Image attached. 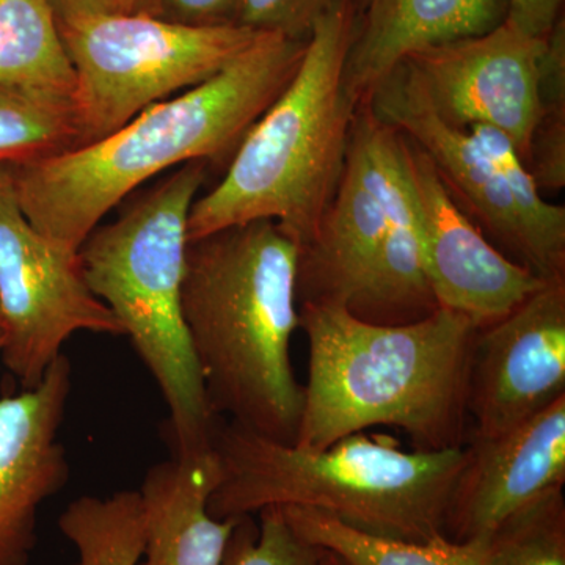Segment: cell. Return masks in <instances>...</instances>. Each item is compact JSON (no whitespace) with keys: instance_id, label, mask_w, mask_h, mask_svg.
Masks as SVG:
<instances>
[{"instance_id":"6da1fadb","label":"cell","mask_w":565,"mask_h":565,"mask_svg":"<svg viewBox=\"0 0 565 565\" xmlns=\"http://www.w3.org/2000/svg\"><path fill=\"white\" fill-rule=\"evenodd\" d=\"M305 47L307 41L258 33L211 79L152 104L110 136L10 163L25 217L52 243L77 253L103 218L156 174L193 161L230 163L291 84Z\"/></svg>"},{"instance_id":"7a4b0ae2","label":"cell","mask_w":565,"mask_h":565,"mask_svg":"<svg viewBox=\"0 0 565 565\" xmlns=\"http://www.w3.org/2000/svg\"><path fill=\"white\" fill-rule=\"evenodd\" d=\"M308 382L294 445L323 449L371 427H396L415 449L467 444L468 377L478 327L437 308L404 326L363 321L343 307L300 305Z\"/></svg>"},{"instance_id":"3957f363","label":"cell","mask_w":565,"mask_h":565,"mask_svg":"<svg viewBox=\"0 0 565 565\" xmlns=\"http://www.w3.org/2000/svg\"><path fill=\"white\" fill-rule=\"evenodd\" d=\"M297 259L277 222L228 226L189 243L181 297L214 414L291 445L303 412L291 362Z\"/></svg>"},{"instance_id":"277c9868","label":"cell","mask_w":565,"mask_h":565,"mask_svg":"<svg viewBox=\"0 0 565 565\" xmlns=\"http://www.w3.org/2000/svg\"><path fill=\"white\" fill-rule=\"evenodd\" d=\"M214 449L222 479L207 503L214 519L266 508H310L384 537H446V516L467 451L401 448L388 435L356 433L323 449L273 440L232 422L218 424Z\"/></svg>"},{"instance_id":"5b68a950","label":"cell","mask_w":565,"mask_h":565,"mask_svg":"<svg viewBox=\"0 0 565 565\" xmlns=\"http://www.w3.org/2000/svg\"><path fill=\"white\" fill-rule=\"evenodd\" d=\"M355 0L316 22L302 63L234 152L225 177L193 202L189 243L228 226L274 221L302 247L343 177L359 103L345 81Z\"/></svg>"},{"instance_id":"8992f818","label":"cell","mask_w":565,"mask_h":565,"mask_svg":"<svg viewBox=\"0 0 565 565\" xmlns=\"http://www.w3.org/2000/svg\"><path fill=\"white\" fill-rule=\"evenodd\" d=\"M193 161L140 192L118 217L98 225L79 248L88 288L115 315L169 408L173 456L214 448L212 411L182 318L189 215L206 181Z\"/></svg>"},{"instance_id":"52a82bcc","label":"cell","mask_w":565,"mask_h":565,"mask_svg":"<svg viewBox=\"0 0 565 565\" xmlns=\"http://www.w3.org/2000/svg\"><path fill=\"white\" fill-rule=\"evenodd\" d=\"M57 24L76 73L79 148L211 79L259 33L241 24L196 28L118 11L57 18Z\"/></svg>"},{"instance_id":"ba28073f","label":"cell","mask_w":565,"mask_h":565,"mask_svg":"<svg viewBox=\"0 0 565 565\" xmlns=\"http://www.w3.org/2000/svg\"><path fill=\"white\" fill-rule=\"evenodd\" d=\"M0 360L21 390L43 381L73 334L125 337L88 288L79 252L52 243L25 217L7 162H0Z\"/></svg>"},{"instance_id":"9c48e42d","label":"cell","mask_w":565,"mask_h":565,"mask_svg":"<svg viewBox=\"0 0 565 565\" xmlns=\"http://www.w3.org/2000/svg\"><path fill=\"white\" fill-rule=\"evenodd\" d=\"M548 46L508 22L484 35L427 47L407 58L438 114L457 128L492 126L526 162L539 120V84Z\"/></svg>"},{"instance_id":"30bf717a","label":"cell","mask_w":565,"mask_h":565,"mask_svg":"<svg viewBox=\"0 0 565 565\" xmlns=\"http://www.w3.org/2000/svg\"><path fill=\"white\" fill-rule=\"evenodd\" d=\"M565 397V278L479 329L468 377V438L512 429Z\"/></svg>"},{"instance_id":"8fae6325","label":"cell","mask_w":565,"mask_h":565,"mask_svg":"<svg viewBox=\"0 0 565 565\" xmlns=\"http://www.w3.org/2000/svg\"><path fill=\"white\" fill-rule=\"evenodd\" d=\"M370 106L382 121L429 156L452 199L497 241L498 250L541 280H563L553 274L503 174L468 129L457 128L438 114L407 62L375 88Z\"/></svg>"},{"instance_id":"7c38bea8","label":"cell","mask_w":565,"mask_h":565,"mask_svg":"<svg viewBox=\"0 0 565 565\" xmlns=\"http://www.w3.org/2000/svg\"><path fill=\"white\" fill-rule=\"evenodd\" d=\"M407 162L424 264L438 308L463 315L478 329L501 321L545 280L498 250L452 199L429 156L408 139Z\"/></svg>"},{"instance_id":"4fadbf2b","label":"cell","mask_w":565,"mask_h":565,"mask_svg":"<svg viewBox=\"0 0 565 565\" xmlns=\"http://www.w3.org/2000/svg\"><path fill=\"white\" fill-rule=\"evenodd\" d=\"M71 384L63 353L35 388L0 397V565L29 564L41 504L68 484L58 434Z\"/></svg>"},{"instance_id":"5bb4252c","label":"cell","mask_w":565,"mask_h":565,"mask_svg":"<svg viewBox=\"0 0 565 565\" xmlns=\"http://www.w3.org/2000/svg\"><path fill=\"white\" fill-rule=\"evenodd\" d=\"M457 478L446 537L487 539L508 516L565 484V397L512 429L489 438L470 437Z\"/></svg>"},{"instance_id":"9a60e30c","label":"cell","mask_w":565,"mask_h":565,"mask_svg":"<svg viewBox=\"0 0 565 565\" xmlns=\"http://www.w3.org/2000/svg\"><path fill=\"white\" fill-rule=\"evenodd\" d=\"M385 225L377 172L356 110L337 193L313 236L299 247L297 302L349 310L370 280Z\"/></svg>"},{"instance_id":"2e32d148","label":"cell","mask_w":565,"mask_h":565,"mask_svg":"<svg viewBox=\"0 0 565 565\" xmlns=\"http://www.w3.org/2000/svg\"><path fill=\"white\" fill-rule=\"evenodd\" d=\"M385 207V234L373 273L349 311L379 326H404L437 310L424 264L422 225L404 134L360 104Z\"/></svg>"},{"instance_id":"e0dca14e","label":"cell","mask_w":565,"mask_h":565,"mask_svg":"<svg viewBox=\"0 0 565 565\" xmlns=\"http://www.w3.org/2000/svg\"><path fill=\"white\" fill-rule=\"evenodd\" d=\"M508 7L509 0H370L345 62L349 90L359 106L370 102L412 54L484 35L503 24Z\"/></svg>"},{"instance_id":"ac0fdd59","label":"cell","mask_w":565,"mask_h":565,"mask_svg":"<svg viewBox=\"0 0 565 565\" xmlns=\"http://www.w3.org/2000/svg\"><path fill=\"white\" fill-rule=\"evenodd\" d=\"M222 479L212 448L152 465L139 494L145 548L139 565H218L237 519H214L207 503Z\"/></svg>"},{"instance_id":"d6986e66","label":"cell","mask_w":565,"mask_h":565,"mask_svg":"<svg viewBox=\"0 0 565 565\" xmlns=\"http://www.w3.org/2000/svg\"><path fill=\"white\" fill-rule=\"evenodd\" d=\"M0 84L73 102L76 73L51 0H0Z\"/></svg>"},{"instance_id":"ffe728a7","label":"cell","mask_w":565,"mask_h":565,"mask_svg":"<svg viewBox=\"0 0 565 565\" xmlns=\"http://www.w3.org/2000/svg\"><path fill=\"white\" fill-rule=\"evenodd\" d=\"M294 533L345 565H489V537L416 542L363 533L310 508H281Z\"/></svg>"},{"instance_id":"44dd1931","label":"cell","mask_w":565,"mask_h":565,"mask_svg":"<svg viewBox=\"0 0 565 565\" xmlns=\"http://www.w3.org/2000/svg\"><path fill=\"white\" fill-rule=\"evenodd\" d=\"M58 527L76 548L74 565H139L143 555L139 490H120L107 498H76L62 512Z\"/></svg>"},{"instance_id":"7402d4cb","label":"cell","mask_w":565,"mask_h":565,"mask_svg":"<svg viewBox=\"0 0 565 565\" xmlns=\"http://www.w3.org/2000/svg\"><path fill=\"white\" fill-rule=\"evenodd\" d=\"M79 141L73 102L0 84V162L50 158Z\"/></svg>"},{"instance_id":"603a6c76","label":"cell","mask_w":565,"mask_h":565,"mask_svg":"<svg viewBox=\"0 0 565 565\" xmlns=\"http://www.w3.org/2000/svg\"><path fill=\"white\" fill-rule=\"evenodd\" d=\"M489 565H565L563 489L535 498L493 531Z\"/></svg>"},{"instance_id":"cb8c5ba5","label":"cell","mask_w":565,"mask_h":565,"mask_svg":"<svg viewBox=\"0 0 565 565\" xmlns=\"http://www.w3.org/2000/svg\"><path fill=\"white\" fill-rule=\"evenodd\" d=\"M539 120L535 125L526 167L535 184L548 191L565 185V35L559 21L548 35L541 84Z\"/></svg>"},{"instance_id":"d4e9b609","label":"cell","mask_w":565,"mask_h":565,"mask_svg":"<svg viewBox=\"0 0 565 565\" xmlns=\"http://www.w3.org/2000/svg\"><path fill=\"white\" fill-rule=\"evenodd\" d=\"M237 516L218 565H318L323 550L294 533L281 508Z\"/></svg>"},{"instance_id":"484cf974","label":"cell","mask_w":565,"mask_h":565,"mask_svg":"<svg viewBox=\"0 0 565 565\" xmlns=\"http://www.w3.org/2000/svg\"><path fill=\"white\" fill-rule=\"evenodd\" d=\"M337 0H243L237 24L259 33L307 41Z\"/></svg>"},{"instance_id":"4316f807","label":"cell","mask_w":565,"mask_h":565,"mask_svg":"<svg viewBox=\"0 0 565 565\" xmlns=\"http://www.w3.org/2000/svg\"><path fill=\"white\" fill-rule=\"evenodd\" d=\"M243 0H152L151 17L177 24L214 28L237 24Z\"/></svg>"},{"instance_id":"83f0119b","label":"cell","mask_w":565,"mask_h":565,"mask_svg":"<svg viewBox=\"0 0 565 565\" xmlns=\"http://www.w3.org/2000/svg\"><path fill=\"white\" fill-rule=\"evenodd\" d=\"M563 0H509L505 22L516 31L546 39L559 22Z\"/></svg>"},{"instance_id":"f1b7e54d","label":"cell","mask_w":565,"mask_h":565,"mask_svg":"<svg viewBox=\"0 0 565 565\" xmlns=\"http://www.w3.org/2000/svg\"><path fill=\"white\" fill-rule=\"evenodd\" d=\"M57 18L114 11V0H51Z\"/></svg>"},{"instance_id":"f546056e","label":"cell","mask_w":565,"mask_h":565,"mask_svg":"<svg viewBox=\"0 0 565 565\" xmlns=\"http://www.w3.org/2000/svg\"><path fill=\"white\" fill-rule=\"evenodd\" d=\"M152 0H114L118 13H150Z\"/></svg>"},{"instance_id":"4dcf8cb0","label":"cell","mask_w":565,"mask_h":565,"mask_svg":"<svg viewBox=\"0 0 565 565\" xmlns=\"http://www.w3.org/2000/svg\"><path fill=\"white\" fill-rule=\"evenodd\" d=\"M318 565H345L343 561L340 559V557L334 556L333 553L326 552L323 550L321 559H319Z\"/></svg>"},{"instance_id":"1f68e13d","label":"cell","mask_w":565,"mask_h":565,"mask_svg":"<svg viewBox=\"0 0 565 565\" xmlns=\"http://www.w3.org/2000/svg\"><path fill=\"white\" fill-rule=\"evenodd\" d=\"M356 2L362 3V7H363V9H364V7H366V6H367V3H370V0H356Z\"/></svg>"},{"instance_id":"d6a6232c","label":"cell","mask_w":565,"mask_h":565,"mask_svg":"<svg viewBox=\"0 0 565 565\" xmlns=\"http://www.w3.org/2000/svg\"><path fill=\"white\" fill-rule=\"evenodd\" d=\"M0 345H2V332H0Z\"/></svg>"}]
</instances>
